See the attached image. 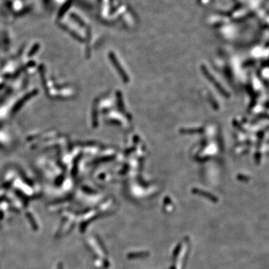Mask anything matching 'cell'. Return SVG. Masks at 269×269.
I'll return each mask as SVG.
<instances>
[{
  "label": "cell",
  "instance_id": "2",
  "mask_svg": "<svg viewBox=\"0 0 269 269\" xmlns=\"http://www.w3.org/2000/svg\"><path fill=\"white\" fill-rule=\"evenodd\" d=\"M202 71H203V73L204 74L205 76L207 78V79H208L209 81H210L211 83H213L214 85H215V87L218 88V91H220V92H223V88L220 87V85H219L218 82H217L216 79H215V78L212 76H211V74L209 72V70L206 68V67L202 66Z\"/></svg>",
  "mask_w": 269,
  "mask_h": 269
},
{
  "label": "cell",
  "instance_id": "1",
  "mask_svg": "<svg viewBox=\"0 0 269 269\" xmlns=\"http://www.w3.org/2000/svg\"><path fill=\"white\" fill-rule=\"evenodd\" d=\"M111 61H112V63H113L114 66L115 67L116 70H117V71L118 72L119 74H120V75L121 76V77L123 78V80L125 81V82H127V81L129 80V79H128V76L126 75V72L124 71L122 67H121V64H119L118 61H117V58H115V56L112 55V57H111Z\"/></svg>",
  "mask_w": 269,
  "mask_h": 269
}]
</instances>
